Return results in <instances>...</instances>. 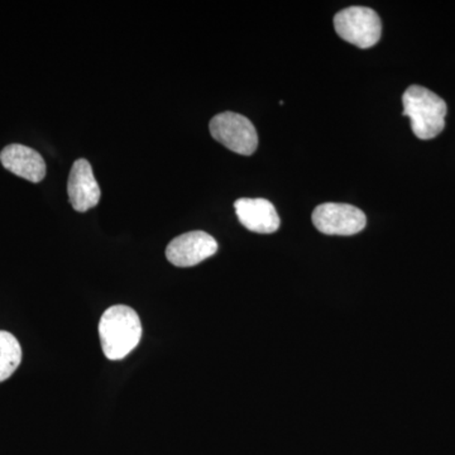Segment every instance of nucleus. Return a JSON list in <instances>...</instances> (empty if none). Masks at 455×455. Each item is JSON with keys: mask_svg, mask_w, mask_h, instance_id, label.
Segmentation results:
<instances>
[{"mask_svg": "<svg viewBox=\"0 0 455 455\" xmlns=\"http://www.w3.org/2000/svg\"><path fill=\"white\" fill-rule=\"evenodd\" d=\"M68 200L76 212H88L100 202L101 190L99 187L92 164L80 158L75 161L68 181Z\"/></svg>", "mask_w": 455, "mask_h": 455, "instance_id": "obj_7", "label": "nucleus"}, {"mask_svg": "<svg viewBox=\"0 0 455 455\" xmlns=\"http://www.w3.org/2000/svg\"><path fill=\"white\" fill-rule=\"evenodd\" d=\"M313 223L328 235H355L366 228L367 218L361 209L349 204L325 203L313 212Z\"/></svg>", "mask_w": 455, "mask_h": 455, "instance_id": "obj_5", "label": "nucleus"}, {"mask_svg": "<svg viewBox=\"0 0 455 455\" xmlns=\"http://www.w3.org/2000/svg\"><path fill=\"white\" fill-rule=\"evenodd\" d=\"M22 361L20 341L8 331H0V382L16 372Z\"/></svg>", "mask_w": 455, "mask_h": 455, "instance_id": "obj_10", "label": "nucleus"}, {"mask_svg": "<svg viewBox=\"0 0 455 455\" xmlns=\"http://www.w3.org/2000/svg\"><path fill=\"white\" fill-rule=\"evenodd\" d=\"M99 337L108 359L121 361L127 357L142 338L139 314L124 305L109 307L99 323Z\"/></svg>", "mask_w": 455, "mask_h": 455, "instance_id": "obj_1", "label": "nucleus"}, {"mask_svg": "<svg viewBox=\"0 0 455 455\" xmlns=\"http://www.w3.org/2000/svg\"><path fill=\"white\" fill-rule=\"evenodd\" d=\"M335 31L344 41L359 49H370L382 35V22L373 9L349 7L334 17Z\"/></svg>", "mask_w": 455, "mask_h": 455, "instance_id": "obj_3", "label": "nucleus"}, {"mask_svg": "<svg viewBox=\"0 0 455 455\" xmlns=\"http://www.w3.org/2000/svg\"><path fill=\"white\" fill-rule=\"evenodd\" d=\"M403 116L411 121V130L418 139L433 140L445 127L447 103L431 90L412 85L403 92Z\"/></svg>", "mask_w": 455, "mask_h": 455, "instance_id": "obj_2", "label": "nucleus"}, {"mask_svg": "<svg viewBox=\"0 0 455 455\" xmlns=\"http://www.w3.org/2000/svg\"><path fill=\"white\" fill-rule=\"evenodd\" d=\"M236 217L242 226L260 235H271L280 228L274 204L266 199H239L235 203Z\"/></svg>", "mask_w": 455, "mask_h": 455, "instance_id": "obj_9", "label": "nucleus"}, {"mask_svg": "<svg viewBox=\"0 0 455 455\" xmlns=\"http://www.w3.org/2000/svg\"><path fill=\"white\" fill-rule=\"evenodd\" d=\"M0 163L5 170L33 184L41 182L46 176L47 169L44 157L31 147L23 145L4 147L0 152Z\"/></svg>", "mask_w": 455, "mask_h": 455, "instance_id": "obj_8", "label": "nucleus"}, {"mask_svg": "<svg viewBox=\"0 0 455 455\" xmlns=\"http://www.w3.org/2000/svg\"><path fill=\"white\" fill-rule=\"evenodd\" d=\"M218 243L208 233L196 230L176 236L166 248V257L176 267H193L214 256Z\"/></svg>", "mask_w": 455, "mask_h": 455, "instance_id": "obj_6", "label": "nucleus"}, {"mask_svg": "<svg viewBox=\"0 0 455 455\" xmlns=\"http://www.w3.org/2000/svg\"><path fill=\"white\" fill-rule=\"evenodd\" d=\"M212 139L230 151L242 156H251L259 147V134L250 119L238 113L218 114L211 121Z\"/></svg>", "mask_w": 455, "mask_h": 455, "instance_id": "obj_4", "label": "nucleus"}]
</instances>
